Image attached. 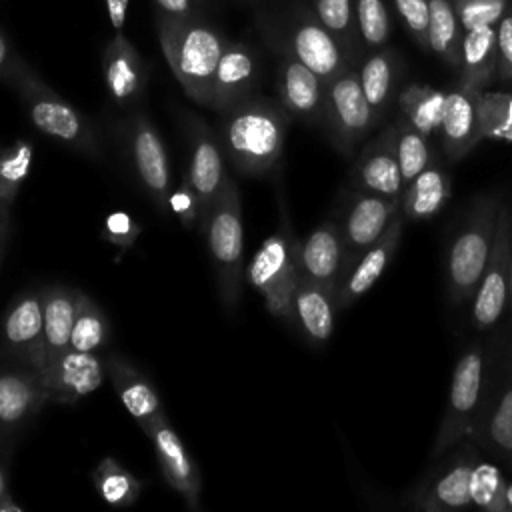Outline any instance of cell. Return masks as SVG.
<instances>
[{
    "instance_id": "obj_23",
    "label": "cell",
    "mask_w": 512,
    "mask_h": 512,
    "mask_svg": "<svg viewBox=\"0 0 512 512\" xmlns=\"http://www.w3.org/2000/svg\"><path fill=\"white\" fill-rule=\"evenodd\" d=\"M278 92L280 104L292 118L322 128L326 108V82L308 66H304L296 56L284 60Z\"/></svg>"
},
{
    "instance_id": "obj_43",
    "label": "cell",
    "mask_w": 512,
    "mask_h": 512,
    "mask_svg": "<svg viewBox=\"0 0 512 512\" xmlns=\"http://www.w3.org/2000/svg\"><path fill=\"white\" fill-rule=\"evenodd\" d=\"M508 0H458L456 2V14L464 30L496 24L502 14L506 12Z\"/></svg>"
},
{
    "instance_id": "obj_5",
    "label": "cell",
    "mask_w": 512,
    "mask_h": 512,
    "mask_svg": "<svg viewBox=\"0 0 512 512\" xmlns=\"http://www.w3.org/2000/svg\"><path fill=\"white\" fill-rule=\"evenodd\" d=\"M282 226L270 234L252 256L246 280L264 298L268 312L280 320L294 322V292L302 276L300 240L296 238L282 206Z\"/></svg>"
},
{
    "instance_id": "obj_24",
    "label": "cell",
    "mask_w": 512,
    "mask_h": 512,
    "mask_svg": "<svg viewBox=\"0 0 512 512\" xmlns=\"http://www.w3.org/2000/svg\"><path fill=\"white\" fill-rule=\"evenodd\" d=\"M104 366H106V374H108L120 402L124 404L128 414L140 424V428L144 432L156 420L166 416L156 388L130 362H126L120 356H110V358H106Z\"/></svg>"
},
{
    "instance_id": "obj_28",
    "label": "cell",
    "mask_w": 512,
    "mask_h": 512,
    "mask_svg": "<svg viewBox=\"0 0 512 512\" xmlns=\"http://www.w3.org/2000/svg\"><path fill=\"white\" fill-rule=\"evenodd\" d=\"M44 300V368L40 378L70 348L72 326L78 308V290L66 286H48Z\"/></svg>"
},
{
    "instance_id": "obj_6",
    "label": "cell",
    "mask_w": 512,
    "mask_h": 512,
    "mask_svg": "<svg viewBox=\"0 0 512 512\" xmlns=\"http://www.w3.org/2000/svg\"><path fill=\"white\" fill-rule=\"evenodd\" d=\"M204 234L208 240V250L212 266L216 272V286L220 300L228 314H234L242 294V202L236 182L226 176L220 196L212 204L208 214Z\"/></svg>"
},
{
    "instance_id": "obj_14",
    "label": "cell",
    "mask_w": 512,
    "mask_h": 512,
    "mask_svg": "<svg viewBox=\"0 0 512 512\" xmlns=\"http://www.w3.org/2000/svg\"><path fill=\"white\" fill-rule=\"evenodd\" d=\"M128 146L132 164L138 174L142 188L146 190L152 204L160 210H168L170 196V164L166 148L144 114H134L128 128Z\"/></svg>"
},
{
    "instance_id": "obj_35",
    "label": "cell",
    "mask_w": 512,
    "mask_h": 512,
    "mask_svg": "<svg viewBox=\"0 0 512 512\" xmlns=\"http://www.w3.org/2000/svg\"><path fill=\"white\" fill-rule=\"evenodd\" d=\"M92 482L100 498L116 508L134 504L142 488V482L112 456H106L98 462L92 472Z\"/></svg>"
},
{
    "instance_id": "obj_32",
    "label": "cell",
    "mask_w": 512,
    "mask_h": 512,
    "mask_svg": "<svg viewBox=\"0 0 512 512\" xmlns=\"http://www.w3.org/2000/svg\"><path fill=\"white\" fill-rule=\"evenodd\" d=\"M446 94L442 90L422 86V84H410L398 94V114L406 118L416 130H420L424 136L438 134L444 108H446Z\"/></svg>"
},
{
    "instance_id": "obj_51",
    "label": "cell",
    "mask_w": 512,
    "mask_h": 512,
    "mask_svg": "<svg viewBox=\"0 0 512 512\" xmlns=\"http://www.w3.org/2000/svg\"><path fill=\"white\" fill-rule=\"evenodd\" d=\"M508 308H510L508 326H510V334H512V202H510V290H508Z\"/></svg>"
},
{
    "instance_id": "obj_12",
    "label": "cell",
    "mask_w": 512,
    "mask_h": 512,
    "mask_svg": "<svg viewBox=\"0 0 512 512\" xmlns=\"http://www.w3.org/2000/svg\"><path fill=\"white\" fill-rule=\"evenodd\" d=\"M186 140H188V170L186 178L196 192L198 206H200V232H204L208 214L212 210V204L222 192V186L226 182L224 164H222V146L218 136L208 128V124L194 116H186Z\"/></svg>"
},
{
    "instance_id": "obj_20",
    "label": "cell",
    "mask_w": 512,
    "mask_h": 512,
    "mask_svg": "<svg viewBox=\"0 0 512 512\" xmlns=\"http://www.w3.org/2000/svg\"><path fill=\"white\" fill-rule=\"evenodd\" d=\"M480 92L482 90L458 84L446 94V108L438 134L442 152L450 162L462 160L480 140H484L478 116Z\"/></svg>"
},
{
    "instance_id": "obj_48",
    "label": "cell",
    "mask_w": 512,
    "mask_h": 512,
    "mask_svg": "<svg viewBox=\"0 0 512 512\" xmlns=\"http://www.w3.org/2000/svg\"><path fill=\"white\" fill-rule=\"evenodd\" d=\"M106 8H108V16H110L112 26H114L116 30H120V28L124 26L128 0H106Z\"/></svg>"
},
{
    "instance_id": "obj_8",
    "label": "cell",
    "mask_w": 512,
    "mask_h": 512,
    "mask_svg": "<svg viewBox=\"0 0 512 512\" xmlns=\"http://www.w3.org/2000/svg\"><path fill=\"white\" fill-rule=\"evenodd\" d=\"M472 438H464L444 456L432 460L426 474L406 494V506L424 512H446L472 506L470 476L480 460Z\"/></svg>"
},
{
    "instance_id": "obj_15",
    "label": "cell",
    "mask_w": 512,
    "mask_h": 512,
    "mask_svg": "<svg viewBox=\"0 0 512 512\" xmlns=\"http://www.w3.org/2000/svg\"><path fill=\"white\" fill-rule=\"evenodd\" d=\"M6 350L32 368L38 376L44 368V300L42 292L18 296L2 320Z\"/></svg>"
},
{
    "instance_id": "obj_49",
    "label": "cell",
    "mask_w": 512,
    "mask_h": 512,
    "mask_svg": "<svg viewBox=\"0 0 512 512\" xmlns=\"http://www.w3.org/2000/svg\"><path fill=\"white\" fill-rule=\"evenodd\" d=\"M0 76L2 78H8V80H16L20 76V72L10 64V52H8V46L0 34Z\"/></svg>"
},
{
    "instance_id": "obj_1",
    "label": "cell",
    "mask_w": 512,
    "mask_h": 512,
    "mask_svg": "<svg viewBox=\"0 0 512 512\" xmlns=\"http://www.w3.org/2000/svg\"><path fill=\"white\" fill-rule=\"evenodd\" d=\"M290 120L282 104L250 98L224 112L218 130L222 152L240 174H270L282 160Z\"/></svg>"
},
{
    "instance_id": "obj_52",
    "label": "cell",
    "mask_w": 512,
    "mask_h": 512,
    "mask_svg": "<svg viewBox=\"0 0 512 512\" xmlns=\"http://www.w3.org/2000/svg\"><path fill=\"white\" fill-rule=\"evenodd\" d=\"M158 2L168 12H186L188 10V0H158Z\"/></svg>"
},
{
    "instance_id": "obj_27",
    "label": "cell",
    "mask_w": 512,
    "mask_h": 512,
    "mask_svg": "<svg viewBox=\"0 0 512 512\" xmlns=\"http://www.w3.org/2000/svg\"><path fill=\"white\" fill-rule=\"evenodd\" d=\"M44 402L40 376L32 368L0 372V430L12 432L20 428Z\"/></svg>"
},
{
    "instance_id": "obj_11",
    "label": "cell",
    "mask_w": 512,
    "mask_h": 512,
    "mask_svg": "<svg viewBox=\"0 0 512 512\" xmlns=\"http://www.w3.org/2000/svg\"><path fill=\"white\" fill-rule=\"evenodd\" d=\"M510 290V202L502 206L494 244L472 298V324L476 330L498 326L508 306Z\"/></svg>"
},
{
    "instance_id": "obj_45",
    "label": "cell",
    "mask_w": 512,
    "mask_h": 512,
    "mask_svg": "<svg viewBox=\"0 0 512 512\" xmlns=\"http://www.w3.org/2000/svg\"><path fill=\"white\" fill-rule=\"evenodd\" d=\"M138 234H140V224L124 210L110 212L104 218V224L100 230V236L106 242L118 246L120 250H128L136 242Z\"/></svg>"
},
{
    "instance_id": "obj_22",
    "label": "cell",
    "mask_w": 512,
    "mask_h": 512,
    "mask_svg": "<svg viewBox=\"0 0 512 512\" xmlns=\"http://www.w3.org/2000/svg\"><path fill=\"white\" fill-rule=\"evenodd\" d=\"M256 78H258V64L254 54L246 46L234 44L224 48L212 76L206 106L224 114L234 106L250 100Z\"/></svg>"
},
{
    "instance_id": "obj_3",
    "label": "cell",
    "mask_w": 512,
    "mask_h": 512,
    "mask_svg": "<svg viewBox=\"0 0 512 512\" xmlns=\"http://www.w3.org/2000/svg\"><path fill=\"white\" fill-rule=\"evenodd\" d=\"M492 362V334L472 340L456 360L448 400L432 440L430 462L470 438L480 414Z\"/></svg>"
},
{
    "instance_id": "obj_25",
    "label": "cell",
    "mask_w": 512,
    "mask_h": 512,
    "mask_svg": "<svg viewBox=\"0 0 512 512\" xmlns=\"http://www.w3.org/2000/svg\"><path fill=\"white\" fill-rule=\"evenodd\" d=\"M292 56L316 72L326 84L352 66L344 48L322 22L306 20L292 34Z\"/></svg>"
},
{
    "instance_id": "obj_38",
    "label": "cell",
    "mask_w": 512,
    "mask_h": 512,
    "mask_svg": "<svg viewBox=\"0 0 512 512\" xmlns=\"http://www.w3.org/2000/svg\"><path fill=\"white\" fill-rule=\"evenodd\" d=\"M34 146L30 140H16L0 150V208L12 210V204L30 172Z\"/></svg>"
},
{
    "instance_id": "obj_36",
    "label": "cell",
    "mask_w": 512,
    "mask_h": 512,
    "mask_svg": "<svg viewBox=\"0 0 512 512\" xmlns=\"http://www.w3.org/2000/svg\"><path fill=\"white\" fill-rule=\"evenodd\" d=\"M104 74L108 90L118 104H128L140 98L144 76L138 58L126 46H114V50L108 52Z\"/></svg>"
},
{
    "instance_id": "obj_19",
    "label": "cell",
    "mask_w": 512,
    "mask_h": 512,
    "mask_svg": "<svg viewBox=\"0 0 512 512\" xmlns=\"http://www.w3.org/2000/svg\"><path fill=\"white\" fill-rule=\"evenodd\" d=\"M404 220L406 216L402 210L394 216V220L388 224L384 234L368 248L364 250L358 260L350 266V270L344 274L336 288V306L338 310L352 306L358 298H362L374 282L380 278V274L390 264L392 256L398 250L402 232H404Z\"/></svg>"
},
{
    "instance_id": "obj_31",
    "label": "cell",
    "mask_w": 512,
    "mask_h": 512,
    "mask_svg": "<svg viewBox=\"0 0 512 512\" xmlns=\"http://www.w3.org/2000/svg\"><path fill=\"white\" fill-rule=\"evenodd\" d=\"M450 194L452 182L448 172L432 160L412 182L404 186L400 196L402 214L408 220H428L444 208Z\"/></svg>"
},
{
    "instance_id": "obj_26",
    "label": "cell",
    "mask_w": 512,
    "mask_h": 512,
    "mask_svg": "<svg viewBox=\"0 0 512 512\" xmlns=\"http://www.w3.org/2000/svg\"><path fill=\"white\" fill-rule=\"evenodd\" d=\"M294 322L308 342L320 346L330 340L336 320V294L326 286L300 276L294 292Z\"/></svg>"
},
{
    "instance_id": "obj_34",
    "label": "cell",
    "mask_w": 512,
    "mask_h": 512,
    "mask_svg": "<svg viewBox=\"0 0 512 512\" xmlns=\"http://www.w3.org/2000/svg\"><path fill=\"white\" fill-rule=\"evenodd\" d=\"M390 130H392L394 152H396V158L400 164V174H402V180L406 186L432 162L428 136H424L420 130H416L400 114H396L394 120L390 122Z\"/></svg>"
},
{
    "instance_id": "obj_47",
    "label": "cell",
    "mask_w": 512,
    "mask_h": 512,
    "mask_svg": "<svg viewBox=\"0 0 512 512\" xmlns=\"http://www.w3.org/2000/svg\"><path fill=\"white\" fill-rule=\"evenodd\" d=\"M168 210L180 220L184 228H192L194 224L200 222V206L196 192L192 190L188 178L184 180L170 192L168 196Z\"/></svg>"
},
{
    "instance_id": "obj_30",
    "label": "cell",
    "mask_w": 512,
    "mask_h": 512,
    "mask_svg": "<svg viewBox=\"0 0 512 512\" xmlns=\"http://www.w3.org/2000/svg\"><path fill=\"white\" fill-rule=\"evenodd\" d=\"M460 84L484 90L496 80V26L464 30L460 48Z\"/></svg>"
},
{
    "instance_id": "obj_18",
    "label": "cell",
    "mask_w": 512,
    "mask_h": 512,
    "mask_svg": "<svg viewBox=\"0 0 512 512\" xmlns=\"http://www.w3.org/2000/svg\"><path fill=\"white\" fill-rule=\"evenodd\" d=\"M106 374L104 362L96 352L68 348L56 364L40 378L46 402L74 404L102 386Z\"/></svg>"
},
{
    "instance_id": "obj_16",
    "label": "cell",
    "mask_w": 512,
    "mask_h": 512,
    "mask_svg": "<svg viewBox=\"0 0 512 512\" xmlns=\"http://www.w3.org/2000/svg\"><path fill=\"white\" fill-rule=\"evenodd\" d=\"M352 182L354 188L386 198L402 196L404 180L392 144L390 122L380 126L378 134L358 148L352 166Z\"/></svg>"
},
{
    "instance_id": "obj_50",
    "label": "cell",
    "mask_w": 512,
    "mask_h": 512,
    "mask_svg": "<svg viewBox=\"0 0 512 512\" xmlns=\"http://www.w3.org/2000/svg\"><path fill=\"white\" fill-rule=\"evenodd\" d=\"M8 234H10V210L0 208V260H2V254L6 250Z\"/></svg>"
},
{
    "instance_id": "obj_10",
    "label": "cell",
    "mask_w": 512,
    "mask_h": 512,
    "mask_svg": "<svg viewBox=\"0 0 512 512\" xmlns=\"http://www.w3.org/2000/svg\"><path fill=\"white\" fill-rule=\"evenodd\" d=\"M162 42L168 64L186 94L200 104H208L212 76L224 52L222 38L206 26H190L164 34Z\"/></svg>"
},
{
    "instance_id": "obj_44",
    "label": "cell",
    "mask_w": 512,
    "mask_h": 512,
    "mask_svg": "<svg viewBox=\"0 0 512 512\" xmlns=\"http://www.w3.org/2000/svg\"><path fill=\"white\" fill-rule=\"evenodd\" d=\"M398 16L418 46L428 50V22L430 4L428 0H392Z\"/></svg>"
},
{
    "instance_id": "obj_21",
    "label": "cell",
    "mask_w": 512,
    "mask_h": 512,
    "mask_svg": "<svg viewBox=\"0 0 512 512\" xmlns=\"http://www.w3.org/2000/svg\"><path fill=\"white\" fill-rule=\"evenodd\" d=\"M344 236L340 220L328 218L318 224L304 242H300V268L310 280L336 294L344 274Z\"/></svg>"
},
{
    "instance_id": "obj_4",
    "label": "cell",
    "mask_w": 512,
    "mask_h": 512,
    "mask_svg": "<svg viewBox=\"0 0 512 512\" xmlns=\"http://www.w3.org/2000/svg\"><path fill=\"white\" fill-rule=\"evenodd\" d=\"M470 438L480 452L502 460L512 470V334L508 322L492 334L490 374Z\"/></svg>"
},
{
    "instance_id": "obj_29",
    "label": "cell",
    "mask_w": 512,
    "mask_h": 512,
    "mask_svg": "<svg viewBox=\"0 0 512 512\" xmlns=\"http://www.w3.org/2000/svg\"><path fill=\"white\" fill-rule=\"evenodd\" d=\"M358 78L362 92L376 114L378 122L384 126L394 100L398 98V78H400V58L392 48L372 50L358 68Z\"/></svg>"
},
{
    "instance_id": "obj_33",
    "label": "cell",
    "mask_w": 512,
    "mask_h": 512,
    "mask_svg": "<svg viewBox=\"0 0 512 512\" xmlns=\"http://www.w3.org/2000/svg\"><path fill=\"white\" fill-rule=\"evenodd\" d=\"M430 22H428V50L452 68H460L462 48V26L452 0H428Z\"/></svg>"
},
{
    "instance_id": "obj_39",
    "label": "cell",
    "mask_w": 512,
    "mask_h": 512,
    "mask_svg": "<svg viewBox=\"0 0 512 512\" xmlns=\"http://www.w3.org/2000/svg\"><path fill=\"white\" fill-rule=\"evenodd\" d=\"M316 14L324 28H328L334 38L344 48L348 60L354 64V58L360 50V34L354 16L352 0H316Z\"/></svg>"
},
{
    "instance_id": "obj_40",
    "label": "cell",
    "mask_w": 512,
    "mask_h": 512,
    "mask_svg": "<svg viewBox=\"0 0 512 512\" xmlns=\"http://www.w3.org/2000/svg\"><path fill=\"white\" fill-rule=\"evenodd\" d=\"M470 500L472 506H478L486 512H508L506 478L496 464L482 460V456L472 468Z\"/></svg>"
},
{
    "instance_id": "obj_46",
    "label": "cell",
    "mask_w": 512,
    "mask_h": 512,
    "mask_svg": "<svg viewBox=\"0 0 512 512\" xmlns=\"http://www.w3.org/2000/svg\"><path fill=\"white\" fill-rule=\"evenodd\" d=\"M496 80L512 84V10H506L496 26Z\"/></svg>"
},
{
    "instance_id": "obj_9",
    "label": "cell",
    "mask_w": 512,
    "mask_h": 512,
    "mask_svg": "<svg viewBox=\"0 0 512 512\" xmlns=\"http://www.w3.org/2000/svg\"><path fill=\"white\" fill-rule=\"evenodd\" d=\"M380 126L382 124L362 92L358 70L354 66L346 68L326 84L322 130L344 158L354 160L370 132Z\"/></svg>"
},
{
    "instance_id": "obj_53",
    "label": "cell",
    "mask_w": 512,
    "mask_h": 512,
    "mask_svg": "<svg viewBox=\"0 0 512 512\" xmlns=\"http://www.w3.org/2000/svg\"><path fill=\"white\" fill-rule=\"evenodd\" d=\"M24 508L20 506V504H16L12 498H10V494H4L2 498H0V512H22Z\"/></svg>"
},
{
    "instance_id": "obj_41",
    "label": "cell",
    "mask_w": 512,
    "mask_h": 512,
    "mask_svg": "<svg viewBox=\"0 0 512 512\" xmlns=\"http://www.w3.org/2000/svg\"><path fill=\"white\" fill-rule=\"evenodd\" d=\"M480 128L484 140L512 142V94L480 92L478 104Z\"/></svg>"
},
{
    "instance_id": "obj_55",
    "label": "cell",
    "mask_w": 512,
    "mask_h": 512,
    "mask_svg": "<svg viewBox=\"0 0 512 512\" xmlns=\"http://www.w3.org/2000/svg\"><path fill=\"white\" fill-rule=\"evenodd\" d=\"M4 494H8V488H6V474H4V470H2V466H0V498H2Z\"/></svg>"
},
{
    "instance_id": "obj_42",
    "label": "cell",
    "mask_w": 512,
    "mask_h": 512,
    "mask_svg": "<svg viewBox=\"0 0 512 512\" xmlns=\"http://www.w3.org/2000/svg\"><path fill=\"white\" fill-rule=\"evenodd\" d=\"M354 16L362 46L378 50L386 46L392 30L390 10L386 0H352Z\"/></svg>"
},
{
    "instance_id": "obj_7",
    "label": "cell",
    "mask_w": 512,
    "mask_h": 512,
    "mask_svg": "<svg viewBox=\"0 0 512 512\" xmlns=\"http://www.w3.org/2000/svg\"><path fill=\"white\" fill-rule=\"evenodd\" d=\"M14 86L36 130L92 160L102 156L92 122L74 106L48 90L40 80L26 76L24 72H20V76L14 80Z\"/></svg>"
},
{
    "instance_id": "obj_54",
    "label": "cell",
    "mask_w": 512,
    "mask_h": 512,
    "mask_svg": "<svg viewBox=\"0 0 512 512\" xmlns=\"http://www.w3.org/2000/svg\"><path fill=\"white\" fill-rule=\"evenodd\" d=\"M506 502H508V512H512V478H506Z\"/></svg>"
},
{
    "instance_id": "obj_17",
    "label": "cell",
    "mask_w": 512,
    "mask_h": 512,
    "mask_svg": "<svg viewBox=\"0 0 512 512\" xmlns=\"http://www.w3.org/2000/svg\"><path fill=\"white\" fill-rule=\"evenodd\" d=\"M144 434L150 438L154 446L164 480L182 496L190 510H198L202 492L200 470L196 462L190 458L178 432L170 426L168 418L164 416L156 420Z\"/></svg>"
},
{
    "instance_id": "obj_37",
    "label": "cell",
    "mask_w": 512,
    "mask_h": 512,
    "mask_svg": "<svg viewBox=\"0 0 512 512\" xmlns=\"http://www.w3.org/2000/svg\"><path fill=\"white\" fill-rule=\"evenodd\" d=\"M110 336V326L106 314L100 306L84 292L78 290V308L70 336V348L80 352L100 350Z\"/></svg>"
},
{
    "instance_id": "obj_13",
    "label": "cell",
    "mask_w": 512,
    "mask_h": 512,
    "mask_svg": "<svg viewBox=\"0 0 512 512\" xmlns=\"http://www.w3.org/2000/svg\"><path fill=\"white\" fill-rule=\"evenodd\" d=\"M400 210V198H386L354 188L340 218L346 248L344 274L358 260V256L384 234V230Z\"/></svg>"
},
{
    "instance_id": "obj_2",
    "label": "cell",
    "mask_w": 512,
    "mask_h": 512,
    "mask_svg": "<svg viewBox=\"0 0 512 512\" xmlns=\"http://www.w3.org/2000/svg\"><path fill=\"white\" fill-rule=\"evenodd\" d=\"M504 200L498 192H482L468 204L446 254V296L452 306L470 304L486 268L500 210Z\"/></svg>"
}]
</instances>
